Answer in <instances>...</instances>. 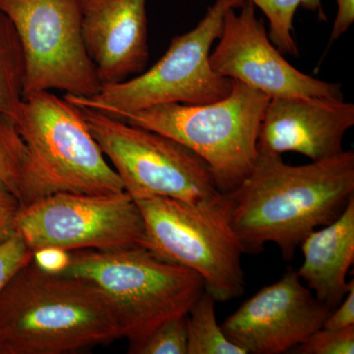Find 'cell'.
I'll return each mask as SVG.
<instances>
[{"label": "cell", "instance_id": "1", "mask_svg": "<svg viewBox=\"0 0 354 354\" xmlns=\"http://www.w3.org/2000/svg\"><path fill=\"white\" fill-rule=\"evenodd\" d=\"M225 196L243 252L274 243L288 262L307 235L337 220L354 197L353 151L304 165L258 153L251 174Z\"/></svg>", "mask_w": 354, "mask_h": 354}, {"label": "cell", "instance_id": "2", "mask_svg": "<svg viewBox=\"0 0 354 354\" xmlns=\"http://www.w3.org/2000/svg\"><path fill=\"white\" fill-rule=\"evenodd\" d=\"M122 339L108 299L91 281L28 263L0 292V354H66Z\"/></svg>", "mask_w": 354, "mask_h": 354}, {"label": "cell", "instance_id": "3", "mask_svg": "<svg viewBox=\"0 0 354 354\" xmlns=\"http://www.w3.org/2000/svg\"><path fill=\"white\" fill-rule=\"evenodd\" d=\"M27 150L21 204L58 193L124 191L82 111L50 91L26 95L15 121Z\"/></svg>", "mask_w": 354, "mask_h": 354}, {"label": "cell", "instance_id": "4", "mask_svg": "<svg viewBox=\"0 0 354 354\" xmlns=\"http://www.w3.org/2000/svg\"><path fill=\"white\" fill-rule=\"evenodd\" d=\"M62 274L94 283L118 318L129 346L153 330L186 315L205 290L197 272L158 257L143 246L118 250H75Z\"/></svg>", "mask_w": 354, "mask_h": 354}, {"label": "cell", "instance_id": "5", "mask_svg": "<svg viewBox=\"0 0 354 354\" xmlns=\"http://www.w3.org/2000/svg\"><path fill=\"white\" fill-rule=\"evenodd\" d=\"M270 100L264 93L232 80L230 95L211 104H158L118 120L189 148L208 164L218 189L225 194L255 167L258 134Z\"/></svg>", "mask_w": 354, "mask_h": 354}, {"label": "cell", "instance_id": "6", "mask_svg": "<svg viewBox=\"0 0 354 354\" xmlns=\"http://www.w3.org/2000/svg\"><path fill=\"white\" fill-rule=\"evenodd\" d=\"M145 223V248L197 272L216 301L244 292L243 249L232 227L225 194L212 202L167 197L134 199Z\"/></svg>", "mask_w": 354, "mask_h": 354}, {"label": "cell", "instance_id": "7", "mask_svg": "<svg viewBox=\"0 0 354 354\" xmlns=\"http://www.w3.org/2000/svg\"><path fill=\"white\" fill-rule=\"evenodd\" d=\"M245 0H216L194 29L171 39L162 58L150 69L123 82L102 86L93 97L65 95L72 104L120 118L158 104H207L227 97L232 80L209 65L225 13Z\"/></svg>", "mask_w": 354, "mask_h": 354}, {"label": "cell", "instance_id": "8", "mask_svg": "<svg viewBox=\"0 0 354 354\" xmlns=\"http://www.w3.org/2000/svg\"><path fill=\"white\" fill-rule=\"evenodd\" d=\"M79 108L133 199L167 197L201 203L223 196L208 164L187 147L160 133L94 109Z\"/></svg>", "mask_w": 354, "mask_h": 354}, {"label": "cell", "instance_id": "9", "mask_svg": "<svg viewBox=\"0 0 354 354\" xmlns=\"http://www.w3.org/2000/svg\"><path fill=\"white\" fill-rule=\"evenodd\" d=\"M20 39L24 97L58 90L93 97L102 88L84 43L80 0H0Z\"/></svg>", "mask_w": 354, "mask_h": 354}, {"label": "cell", "instance_id": "10", "mask_svg": "<svg viewBox=\"0 0 354 354\" xmlns=\"http://www.w3.org/2000/svg\"><path fill=\"white\" fill-rule=\"evenodd\" d=\"M15 234L34 251L118 250L145 247L143 216L127 192L58 193L26 204Z\"/></svg>", "mask_w": 354, "mask_h": 354}, {"label": "cell", "instance_id": "11", "mask_svg": "<svg viewBox=\"0 0 354 354\" xmlns=\"http://www.w3.org/2000/svg\"><path fill=\"white\" fill-rule=\"evenodd\" d=\"M225 13L218 44L209 53L212 68L218 75L239 81L270 99L323 97L344 100L342 84L326 82L292 66L269 38L256 16V7L245 0L237 13Z\"/></svg>", "mask_w": 354, "mask_h": 354}, {"label": "cell", "instance_id": "12", "mask_svg": "<svg viewBox=\"0 0 354 354\" xmlns=\"http://www.w3.org/2000/svg\"><path fill=\"white\" fill-rule=\"evenodd\" d=\"M333 310L288 268L283 278L247 299L221 328L247 354H281L321 329Z\"/></svg>", "mask_w": 354, "mask_h": 354}, {"label": "cell", "instance_id": "13", "mask_svg": "<svg viewBox=\"0 0 354 354\" xmlns=\"http://www.w3.org/2000/svg\"><path fill=\"white\" fill-rule=\"evenodd\" d=\"M354 125V104L323 97H276L268 102L257 140L258 153H301L312 162L339 155Z\"/></svg>", "mask_w": 354, "mask_h": 354}, {"label": "cell", "instance_id": "14", "mask_svg": "<svg viewBox=\"0 0 354 354\" xmlns=\"http://www.w3.org/2000/svg\"><path fill=\"white\" fill-rule=\"evenodd\" d=\"M86 50L102 86L145 71L148 44L147 0H80Z\"/></svg>", "mask_w": 354, "mask_h": 354}, {"label": "cell", "instance_id": "15", "mask_svg": "<svg viewBox=\"0 0 354 354\" xmlns=\"http://www.w3.org/2000/svg\"><path fill=\"white\" fill-rule=\"evenodd\" d=\"M300 246L304 261L298 277L335 309L354 286L353 279L346 281L354 262V197L337 220L307 235Z\"/></svg>", "mask_w": 354, "mask_h": 354}, {"label": "cell", "instance_id": "16", "mask_svg": "<svg viewBox=\"0 0 354 354\" xmlns=\"http://www.w3.org/2000/svg\"><path fill=\"white\" fill-rule=\"evenodd\" d=\"M25 59L17 32L0 11V114L15 121L24 100Z\"/></svg>", "mask_w": 354, "mask_h": 354}, {"label": "cell", "instance_id": "17", "mask_svg": "<svg viewBox=\"0 0 354 354\" xmlns=\"http://www.w3.org/2000/svg\"><path fill=\"white\" fill-rule=\"evenodd\" d=\"M216 298L205 290L187 313V354H247L223 334L216 317Z\"/></svg>", "mask_w": 354, "mask_h": 354}, {"label": "cell", "instance_id": "18", "mask_svg": "<svg viewBox=\"0 0 354 354\" xmlns=\"http://www.w3.org/2000/svg\"><path fill=\"white\" fill-rule=\"evenodd\" d=\"M265 14L269 21V38L283 55L298 57L299 51L293 38V20L299 7L319 14L325 19L322 0H248Z\"/></svg>", "mask_w": 354, "mask_h": 354}, {"label": "cell", "instance_id": "19", "mask_svg": "<svg viewBox=\"0 0 354 354\" xmlns=\"http://www.w3.org/2000/svg\"><path fill=\"white\" fill-rule=\"evenodd\" d=\"M27 165V150L15 123L0 114V181L20 200Z\"/></svg>", "mask_w": 354, "mask_h": 354}, {"label": "cell", "instance_id": "20", "mask_svg": "<svg viewBox=\"0 0 354 354\" xmlns=\"http://www.w3.org/2000/svg\"><path fill=\"white\" fill-rule=\"evenodd\" d=\"M187 314L177 316L153 330L143 341L129 346L131 354H187Z\"/></svg>", "mask_w": 354, "mask_h": 354}, {"label": "cell", "instance_id": "21", "mask_svg": "<svg viewBox=\"0 0 354 354\" xmlns=\"http://www.w3.org/2000/svg\"><path fill=\"white\" fill-rule=\"evenodd\" d=\"M297 354H353L354 326L342 330L321 328L291 349Z\"/></svg>", "mask_w": 354, "mask_h": 354}, {"label": "cell", "instance_id": "22", "mask_svg": "<svg viewBox=\"0 0 354 354\" xmlns=\"http://www.w3.org/2000/svg\"><path fill=\"white\" fill-rule=\"evenodd\" d=\"M32 260V251L18 234L0 243V292L16 272Z\"/></svg>", "mask_w": 354, "mask_h": 354}, {"label": "cell", "instance_id": "23", "mask_svg": "<svg viewBox=\"0 0 354 354\" xmlns=\"http://www.w3.org/2000/svg\"><path fill=\"white\" fill-rule=\"evenodd\" d=\"M22 208L20 200L0 181V243L15 234V223Z\"/></svg>", "mask_w": 354, "mask_h": 354}, {"label": "cell", "instance_id": "24", "mask_svg": "<svg viewBox=\"0 0 354 354\" xmlns=\"http://www.w3.org/2000/svg\"><path fill=\"white\" fill-rule=\"evenodd\" d=\"M32 262L44 272L62 274L68 265L69 252L58 248L39 249L32 252Z\"/></svg>", "mask_w": 354, "mask_h": 354}, {"label": "cell", "instance_id": "25", "mask_svg": "<svg viewBox=\"0 0 354 354\" xmlns=\"http://www.w3.org/2000/svg\"><path fill=\"white\" fill-rule=\"evenodd\" d=\"M351 326H354V286H351L341 304L333 310L322 328L342 330Z\"/></svg>", "mask_w": 354, "mask_h": 354}, {"label": "cell", "instance_id": "26", "mask_svg": "<svg viewBox=\"0 0 354 354\" xmlns=\"http://www.w3.org/2000/svg\"><path fill=\"white\" fill-rule=\"evenodd\" d=\"M337 4V17L330 32V44L348 31L354 22V0H335Z\"/></svg>", "mask_w": 354, "mask_h": 354}]
</instances>
